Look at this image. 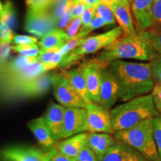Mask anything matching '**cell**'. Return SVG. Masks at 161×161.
Wrapping results in <instances>:
<instances>
[{
  "instance_id": "1",
  "label": "cell",
  "mask_w": 161,
  "mask_h": 161,
  "mask_svg": "<svg viewBox=\"0 0 161 161\" xmlns=\"http://www.w3.org/2000/svg\"><path fill=\"white\" fill-rule=\"evenodd\" d=\"M119 86V100L128 102L152 92L154 86L150 62L114 60L108 65Z\"/></svg>"
},
{
  "instance_id": "2",
  "label": "cell",
  "mask_w": 161,
  "mask_h": 161,
  "mask_svg": "<svg viewBox=\"0 0 161 161\" xmlns=\"http://www.w3.org/2000/svg\"><path fill=\"white\" fill-rule=\"evenodd\" d=\"M49 72L37 58L17 55L0 66V100L7 101L18 87L32 78Z\"/></svg>"
},
{
  "instance_id": "3",
  "label": "cell",
  "mask_w": 161,
  "mask_h": 161,
  "mask_svg": "<svg viewBox=\"0 0 161 161\" xmlns=\"http://www.w3.org/2000/svg\"><path fill=\"white\" fill-rule=\"evenodd\" d=\"M157 55L143 35L136 31L134 35H122L118 38L104 48L96 58L108 66L114 60L123 59L151 62L154 60Z\"/></svg>"
},
{
  "instance_id": "4",
  "label": "cell",
  "mask_w": 161,
  "mask_h": 161,
  "mask_svg": "<svg viewBox=\"0 0 161 161\" xmlns=\"http://www.w3.org/2000/svg\"><path fill=\"white\" fill-rule=\"evenodd\" d=\"M159 114L152 94L139 96L110 110L113 129L114 132L129 129Z\"/></svg>"
},
{
  "instance_id": "5",
  "label": "cell",
  "mask_w": 161,
  "mask_h": 161,
  "mask_svg": "<svg viewBox=\"0 0 161 161\" xmlns=\"http://www.w3.org/2000/svg\"><path fill=\"white\" fill-rule=\"evenodd\" d=\"M113 136L135 149L148 161H160L154 137L153 118L129 129L114 132Z\"/></svg>"
},
{
  "instance_id": "6",
  "label": "cell",
  "mask_w": 161,
  "mask_h": 161,
  "mask_svg": "<svg viewBox=\"0 0 161 161\" xmlns=\"http://www.w3.org/2000/svg\"><path fill=\"white\" fill-rule=\"evenodd\" d=\"M122 36V30L117 26L105 33L86 37L79 46L64 56L58 68L61 69V70H65L70 66L79 62L86 55L95 53L102 49L103 50L104 48Z\"/></svg>"
},
{
  "instance_id": "7",
  "label": "cell",
  "mask_w": 161,
  "mask_h": 161,
  "mask_svg": "<svg viewBox=\"0 0 161 161\" xmlns=\"http://www.w3.org/2000/svg\"><path fill=\"white\" fill-rule=\"evenodd\" d=\"M51 80L54 96L60 104L65 108H86V104L78 95L62 71L52 72Z\"/></svg>"
},
{
  "instance_id": "8",
  "label": "cell",
  "mask_w": 161,
  "mask_h": 161,
  "mask_svg": "<svg viewBox=\"0 0 161 161\" xmlns=\"http://www.w3.org/2000/svg\"><path fill=\"white\" fill-rule=\"evenodd\" d=\"M57 29V23L50 10H27L25 29L36 37L41 39L46 34Z\"/></svg>"
},
{
  "instance_id": "9",
  "label": "cell",
  "mask_w": 161,
  "mask_h": 161,
  "mask_svg": "<svg viewBox=\"0 0 161 161\" xmlns=\"http://www.w3.org/2000/svg\"><path fill=\"white\" fill-rule=\"evenodd\" d=\"M86 132L114 134L110 110L95 102L86 105Z\"/></svg>"
},
{
  "instance_id": "10",
  "label": "cell",
  "mask_w": 161,
  "mask_h": 161,
  "mask_svg": "<svg viewBox=\"0 0 161 161\" xmlns=\"http://www.w3.org/2000/svg\"><path fill=\"white\" fill-rule=\"evenodd\" d=\"M78 66L85 78L90 98L95 103H98V92L102 72V70L108 66L100 61L96 56L91 59L85 60Z\"/></svg>"
},
{
  "instance_id": "11",
  "label": "cell",
  "mask_w": 161,
  "mask_h": 161,
  "mask_svg": "<svg viewBox=\"0 0 161 161\" xmlns=\"http://www.w3.org/2000/svg\"><path fill=\"white\" fill-rule=\"evenodd\" d=\"M51 77L52 72H48L32 78L12 92L8 102L43 95L52 86Z\"/></svg>"
},
{
  "instance_id": "12",
  "label": "cell",
  "mask_w": 161,
  "mask_h": 161,
  "mask_svg": "<svg viewBox=\"0 0 161 161\" xmlns=\"http://www.w3.org/2000/svg\"><path fill=\"white\" fill-rule=\"evenodd\" d=\"M119 100V86L108 66L102 70L101 77L98 104L110 110Z\"/></svg>"
},
{
  "instance_id": "13",
  "label": "cell",
  "mask_w": 161,
  "mask_h": 161,
  "mask_svg": "<svg viewBox=\"0 0 161 161\" xmlns=\"http://www.w3.org/2000/svg\"><path fill=\"white\" fill-rule=\"evenodd\" d=\"M3 161H49L48 151L31 146H11L0 150Z\"/></svg>"
},
{
  "instance_id": "14",
  "label": "cell",
  "mask_w": 161,
  "mask_h": 161,
  "mask_svg": "<svg viewBox=\"0 0 161 161\" xmlns=\"http://www.w3.org/2000/svg\"><path fill=\"white\" fill-rule=\"evenodd\" d=\"M83 132H86L85 108H66L61 140Z\"/></svg>"
},
{
  "instance_id": "15",
  "label": "cell",
  "mask_w": 161,
  "mask_h": 161,
  "mask_svg": "<svg viewBox=\"0 0 161 161\" xmlns=\"http://www.w3.org/2000/svg\"><path fill=\"white\" fill-rule=\"evenodd\" d=\"M65 110V107L61 104L51 102L43 116L44 122L55 141H59L62 139Z\"/></svg>"
},
{
  "instance_id": "16",
  "label": "cell",
  "mask_w": 161,
  "mask_h": 161,
  "mask_svg": "<svg viewBox=\"0 0 161 161\" xmlns=\"http://www.w3.org/2000/svg\"><path fill=\"white\" fill-rule=\"evenodd\" d=\"M154 0H133L130 8L136 31H143L153 27L152 6Z\"/></svg>"
},
{
  "instance_id": "17",
  "label": "cell",
  "mask_w": 161,
  "mask_h": 161,
  "mask_svg": "<svg viewBox=\"0 0 161 161\" xmlns=\"http://www.w3.org/2000/svg\"><path fill=\"white\" fill-rule=\"evenodd\" d=\"M109 6L114 12L119 27L122 30V35L130 36L135 35L136 31L130 2L113 4L109 5Z\"/></svg>"
},
{
  "instance_id": "18",
  "label": "cell",
  "mask_w": 161,
  "mask_h": 161,
  "mask_svg": "<svg viewBox=\"0 0 161 161\" xmlns=\"http://www.w3.org/2000/svg\"><path fill=\"white\" fill-rule=\"evenodd\" d=\"M102 161H148L135 149L120 141H116L108 149Z\"/></svg>"
},
{
  "instance_id": "19",
  "label": "cell",
  "mask_w": 161,
  "mask_h": 161,
  "mask_svg": "<svg viewBox=\"0 0 161 161\" xmlns=\"http://www.w3.org/2000/svg\"><path fill=\"white\" fill-rule=\"evenodd\" d=\"M88 132H83L71 137L57 141L54 146V149L57 150L64 155L75 158L80 150L86 145Z\"/></svg>"
},
{
  "instance_id": "20",
  "label": "cell",
  "mask_w": 161,
  "mask_h": 161,
  "mask_svg": "<svg viewBox=\"0 0 161 161\" xmlns=\"http://www.w3.org/2000/svg\"><path fill=\"white\" fill-rule=\"evenodd\" d=\"M112 134L107 133H89L88 132L86 145L89 146L98 161H102L108 149L116 142Z\"/></svg>"
},
{
  "instance_id": "21",
  "label": "cell",
  "mask_w": 161,
  "mask_h": 161,
  "mask_svg": "<svg viewBox=\"0 0 161 161\" xmlns=\"http://www.w3.org/2000/svg\"><path fill=\"white\" fill-rule=\"evenodd\" d=\"M27 126L44 149L46 151L53 149L57 141L52 137L51 132L46 126L43 116L31 120L27 123Z\"/></svg>"
},
{
  "instance_id": "22",
  "label": "cell",
  "mask_w": 161,
  "mask_h": 161,
  "mask_svg": "<svg viewBox=\"0 0 161 161\" xmlns=\"http://www.w3.org/2000/svg\"><path fill=\"white\" fill-rule=\"evenodd\" d=\"M61 71L66 78L69 80V83L71 84L72 86L77 92L78 95L86 104L93 102L90 98L85 78L79 66L71 69L61 70Z\"/></svg>"
},
{
  "instance_id": "23",
  "label": "cell",
  "mask_w": 161,
  "mask_h": 161,
  "mask_svg": "<svg viewBox=\"0 0 161 161\" xmlns=\"http://www.w3.org/2000/svg\"><path fill=\"white\" fill-rule=\"evenodd\" d=\"M69 40L65 31L57 28L42 37L38 46H40V51H44L55 48L56 46L64 45Z\"/></svg>"
},
{
  "instance_id": "24",
  "label": "cell",
  "mask_w": 161,
  "mask_h": 161,
  "mask_svg": "<svg viewBox=\"0 0 161 161\" xmlns=\"http://www.w3.org/2000/svg\"><path fill=\"white\" fill-rule=\"evenodd\" d=\"M0 19L11 30L17 25V15L14 3L11 0L0 1Z\"/></svg>"
},
{
  "instance_id": "25",
  "label": "cell",
  "mask_w": 161,
  "mask_h": 161,
  "mask_svg": "<svg viewBox=\"0 0 161 161\" xmlns=\"http://www.w3.org/2000/svg\"><path fill=\"white\" fill-rule=\"evenodd\" d=\"M140 32L146 38L154 52L158 55H161V28L152 27L146 31Z\"/></svg>"
},
{
  "instance_id": "26",
  "label": "cell",
  "mask_w": 161,
  "mask_h": 161,
  "mask_svg": "<svg viewBox=\"0 0 161 161\" xmlns=\"http://www.w3.org/2000/svg\"><path fill=\"white\" fill-rule=\"evenodd\" d=\"M73 5V0H68V1L61 2V3H55L50 8L52 17L55 19L56 23L63 17V16L71 8Z\"/></svg>"
},
{
  "instance_id": "27",
  "label": "cell",
  "mask_w": 161,
  "mask_h": 161,
  "mask_svg": "<svg viewBox=\"0 0 161 161\" xmlns=\"http://www.w3.org/2000/svg\"><path fill=\"white\" fill-rule=\"evenodd\" d=\"M96 14L103 19L107 23V26L114 25L116 23L114 12L110 6L100 3L96 8Z\"/></svg>"
},
{
  "instance_id": "28",
  "label": "cell",
  "mask_w": 161,
  "mask_h": 161,
  "mask_svg": "<svg viewBox=\"0 0 161 161\" xmlns=\"http://www.w3.org/2000/svg\"><path fill=\"white\" fill-rule=\"evenodd\" d=\"M13 52H17L19 55L27 58H37L40 52L39 46L37 43L29 45L11 46Z\"/></svg>"
},
{
  "instance_id": "29",
  "label": "cell",
  "mask_w": 161,
  "mask_h": 161,
  "mask_svg": "<svg viewBox=\"0 0 161 161\" xmlns=\"http://www.w3.org/2000/svg\"><path fill=\"white\" fill-rule=\"evenodd\" d=\"M64 46V45L56 46V47L52 48V49L44 50V51H40V50L39 55L37 57V61L43 64H45V65L50 64L52 62V59L55 57V55L60 51V49Z\"/></svg>"
},
{
  "instance_id": "30",
  "label": "cell",
  "mask_w": 161,
  "mask_h": 161,
  "mask_svg": "<svg viewBox=\"0 0 161 161\" xmlns=\"http://www.w3.org/2000/svg\"><path fill=\"white\" fill-rule=\"evenodd\" d=\"M153 129L154 137L158 149V155L161 161V114L153 118Z\"/></svg>"
},
{
  "instance_id": "31",
  "label": "cell",
  "mask_w": 161,
  "mask_h": 161,
  "mask_svg": "<svg viewBox=\"0 0 161 161\" xmlns=\"http://www.w3.org/2000/svg\"><path fill=\"white\" fill-rule=\"evenodd\" d=\"M28 9L49 10L53 5V0H25Z\"/></svg>"
},
{
  "instance_id": "32",
  "label": "cell",
  "mask_w": 161,
  "mask_h": 161,
  "mask_svg": "<svg viewBox=\"0 0 161 161\" xmlns=\"http://www.w3.org/2000/svg\"><path fill=\"white\" fill-rule=\"evenodd\" d=\"M84 39H85V38L80 37V36H78L77 35L75 37L72 38V40H69L67 43L64 44V46L60 49L59 52L62 55H66V54L72 52V50L75 49V48L78 47V46H79L80 44L83 43Z\"/></svg>"
},
{
  "instance_id": "33",
  "label": "cell",
  "mask_w": 161,
  "mask_h": 161,
  "mask_svg": "<svg viewBox=\"0 0 161 161\" xmlns=\"http://www.w3.org/2000/svg\"><path fill=\"white\" fill-rule=\"evenodd\" d=\"M153 27L161 28V0H154L152 6Z\"/></svg>"
},
{
  "instance_id": "34",
  "label": "cell",
  "mask_w": 161,
  "mask_h": 161,
  "mask_svg": "<svg viewBox=\"0 0 161 161\" xmlns=\"http://www.w3.org/2000/svg\"><path fill=\"white\" fill-rule=\"evenodd\" d=\"M11 44L0 40V66L11 59Z\"/></svg>"
},
{
  "instance_id": "35",
  "label": "cell",
  "mask_w": 161,
  "mask_h": 161,
  "mask_svg": "<svg viewBox=\"0 0 161 161\" xmlns=\"http://www.w3.org/2000/svg\"><path fill=\"white\" fill-rule=\"evenodd\" d=\"M80 26H81V19H80V17H79L72 19L71 23L65 28L64 31L69 40L78 35L80 29Z\"/></svg>"
},
{
  "instance_id": "36",
  "label": "cell",
  "mask_w": 161,
  "mask_h": 161,
  "mask_svg": "<svg viewBox=\"0 0 161 161\" xmlns=\"http://www.w3.org/2000/svg\"><path fill=\"white\" fill-rule=\"evenodd\" d=\"M75 159L76 161H98L97 157L87 145L83 147Z\"/></svg>"
},
{
  "instance_id": "37",
  "label": "cell",
  "mask_w": 161,
  "mask_h": 161,
  "mask_svg": "<svg viewBox=\"0 0 161 161\" xmlns=\"http://www.w3.org/2000/svg\"><path fill=\"white\" fill-rule=\"evenodd\" d=\"M37 37H33V36L15 35L14 36L12 43H13L14 46H21L29 45V44H35L37 43Z\"/></svg>"
},
{
  "instance_id": "38",
  "label": "cell",
  "mask_w": 161,
  "mask_h": 161,
  "mask_svg": "<svg viewBox=\"0 0 161 161\" xmlns=\"http://www.w3.org/2000/svg\"><path fill=\"white\" fill-rule=\"evenodd\" d=\"M96 7L86 8L80 17V19H81V28L80 29H85L89 26L96 15Z\"/></svg>"
},
{
  "instance_id": "39",
  "label": "cell",
  "mask_w": 161,
  "mask_h": 161,
  "mask_svg": "<svg viewBox=\"0 0 161 161\" xmlns=\"http://www.w3.org/2000/svg\"><path fill=\"white\" fill-rule=\"evenodd\" d=\"M14 36L12 30L0 19V40L11 43Z\"/></svg>"
},
{
  "instance_id": "40",
  "label": "cell",
  "mask_w": 161,
  "mask_h": 161,
  "mask_svg": "<svg viewBox=\"0 0 161 161\" xmlns=\"http://www.w3.org/2000/svg\"><path fill=\"white\" fill-rule=\"evenodd\" d=\"M154 105L158 110L159 114H161V84H155L152 92Z\"/></svg>"
},
{
  "instance_id": "41",
  "label": "cell",
  "mask_w": 161,
  "mask_h": 161,
  "mask_svg": "<svg viewBox=\"0 0 161 161\" xmlns=\"http://www.w3.org/2000/svg\"><path fill=\"white\" fill-rule=\"evenodd\" d=\"M86 8L87 7L79 0H73V5L72 8V15L73 19L81 17Z\"/></svg>"
},
{
  "instance_id": "42",
  "label": "cell",
  "mask_w": 161,
  "mask_h": 161,
  "mask_svg": "<svg viewBox=\"0 0 161 161\" xmlns=\"http://www.w3.org/2000/svg\"><path fill=\"white\" fill-rule=\"evenodd\" d=\"M150 65L154 84H161V64L154 60L150 62Z\"/></svg>"
},
{
  "instance_id": "43",
  "label": "cell",
  "mask_w": 161,
  "mask_h": 161,
  "mask_svg": "<svg viewBox=\"0 0 161 161\" xmlns=\"http://www.w3.org/2000/svg\"><path fill=\"white\" fill-rule=\"evenodd\" d=\"M48 154H49V161H76L75 158L64 155L54 148L48 151Z\"/></svg>"
},
{
  "instance_id": "44",
  "label": "cell",
  "mask_w": 161,
  "mask_h": 161,
  "mask_svg": "<svg viewBox=\"0 0 161 161\" xmlns=\"http://www.w3.org/2000/svg\"><path fill=\"white\" fill-rule=\"evenodd\" d=\"M72 8L63 16V17L60 19L57 23V28L59 29H63L71 23L72 20L73 19L72 15Z\"/></svg>"
},
{
  "instance_id": "45",
  "label": "cell",
  "mask_w": 161,
  "mask_h": 161,
  "mask_svg": "<svg viewBox=\"0 0 161 161\" xmlns=\"http://www.w3.org/2000/svg\"><path fill=\"white\" fill-rule=\"evenodd\" d=\"M83 3L87 8L90 7H97L101 3V0H79Z\"/></svg>"
},
{
  "instance_id": "46",
  "label": "cell",
  "mask_w": 161,
  "mask_h": 161,
  "mask_svg": "<svg viewBox=\"0 0 161 161\" xmlns=\"http://www.w3.org/2000/svg\"><path fill=\"white\" fill-rule=\"evenodd\" d=\"M128 0H101V3L106 4V5H113V4H116L119 3H125L128 2Z\"/></svg>"
},
{
  "instance_id": "47",
  "label": "cell",
  "mask_w": 161,
  "mask_h": 161,
  "mask_svg": "<svg viewBox=\"0 0 161 161\" xmlns=\"http://www.w3.org/2000/svg\"><path fill=\"white\" fill-rule=\"evenodd\" d=\"M154 60H156V61H158V63H160L161 64V55H157L155 58H154Z\"/></svg>"
},
{
  "instance_id": "48",
  "label": "cell",
  "mask_w": 161,
  "mask_h": 161,
  "mask_svg": "<svg viewBox=\"0 0 161 161\" xmlns=\"http://www.w3.org/2000/svg\"><path fill=\"white\" fill-rule=\"evenodd\" d=\"M64 1H68V0H53V5L55 3H61V2H64Z\"/></svg>"
},
{
  "instance_id": "49",
  "label": "cell",
  "mask_w": 161,
  "mask_h": 161,
  "mask_svg": "<svg viewBox=\"0 0 161 161\" xmlns=\"http://www.w3.org/2000/svg\"><path fill=\"white\" fill-rule=\"evenodd\" d=\"M0 161H3V158H2V156H1V154H0Z\"/></svg>"
},
{
  "instance_id": "50",
  "label": "cell",
  "mask_w": 161,
  "mask_h": 161,
  "mask_svg": "<svg viewBox=\"0 0 161 161\" xmlns=\"http://www.w3.org/2000/svg\"><path fill=\"white\" fill-rule=\"evenodd\" d=\"M128 1H129V2H130V3H131V2L133 1V0H128Z\"/></svg>"
}]
</instances>
